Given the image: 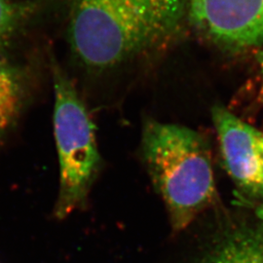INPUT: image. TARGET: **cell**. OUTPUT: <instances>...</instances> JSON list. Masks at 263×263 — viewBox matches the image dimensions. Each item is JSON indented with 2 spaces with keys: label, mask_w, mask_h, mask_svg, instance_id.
Wrapping results in <instances>:
<instances>
[{
  "label": "cell",
  "mask_w": 263,
  "mask_h": 263,
  "mask_svg": "<svg viewBox=\"0 0 263 263\" xmlns=\"http://www.w3.org/2000/svg\"><path fill=\"white\" fill-rule=\"evenodd\" d=\"M142 154L174 229L185 228L215 200L211 153L196 132L149 121L142 132Z\"/></svg>",
  "instance_id": "obj_2"
},
{
  "label": "cell",
  "mask_w": 263,
  "mask_h": 263,
  "mask_svg": "<svg viewBox=\"0 0 263 263\" xmlns=\"http://www.w3.org/2000/svg\"><path fill=\"white\" fill-rule=\"evenodd\" d=\"M257 61H258V65H259V68H260V76H261V82H262L261 90H262L263 93V50L258 54Z\"/></svg>",
  "instance_id": "obj_9"
},
{
  "label": "cell",
  "mask_w": 263,
  "mask_h": 263,
  "mask_svg": "<svg viewBox=\"0 0 263 263\" xmlns=\"http://www.w3.org/2000/svg\"><path fill=\"white\" fill-rule=\"evenodd\" d=\"M187 0H68L66 35L87 68L104 70L174 37Z\"/></svg>",
  "instance_id": "obj_1"
},
{
  "label": "cell",
  "mask_w": 263,
  "mask_h": 263,
  "mask_svg": "<svg viewBox=\"0 0 263 263\" xmlns=\"http://www.w3.org/2000/svg\"><path fill=\"white\" fill-rule=\"evenodd\" d=\"M228 174L245 197L260 199L263 187V132L223 106L212 110Z\"/></svg>",
  "instance_id": "obj_5"
},
{
  "label": "cell",
  "mask_w": 263,
  "mask_h": 263,
  "mask_svg": "<svg viewBox=\"0 0 263 263\" xmlns=\"http://www.w3.org/2000/svg\"><path fill=\"white\" fill-rule=\"evenodd\" d=\"M260 200H261V203H260L259 207L257 208L256 214H257V216H258L261 220H263V187L262 192H261V196H260Z\"/></svg>",
  "instance_id": "obj_10"
},
{
  "label": "cell",
  "mask_w": 263,
  "mask_h": 263,
  "mask_svg": "<svg viewBox=\"0 0 263 263\" xmlns=\"http://www.w3.org/2000/svg\"><path fill=\"white\" fill-rule=\"evenodd\" d=\"M32 94L28 71L0 58V146L16 128Z\"/></svg>",
  "instance_id": "obj_6"
},
{
  "label": "cell",
  "mask_w": 263,
  "mask_h": 263,
  "mask_svg": "<svg viewBox=\"0 0 263 263\" xmlns=\"http://www.w3.org/2000/svg\"><path fill=\"white\" fill-rule=\"evenodd\" d=\"M41 5L40 0H0V48L8 43Z\"/></svg>",
  "instance_id": "obj_8"
},
{
  "label": "cell",
  "mask_w": 263,
  "mask_h": 263,
  "mask_svg": "<svg viewBox=\"0 0 263 263\" xmlns=\"http://www.w3.org/2000/svg\"><path fill=\"white\" fill-rule=\"evenodd\" d=\"M55 106L54 133L60 165V188L54 215L64 219L82 207L101 166L95 125L76 86L51 59Z\"/></svg>",
  "instance_id": "obj_3"
},
{
  "label": "cell",
  "mask_w": 263,
  "mask_h": 263,
  "mask_svg": "<svg viewBox=\"0 0 263 263\" xmlns=\"http://www.w3.org/2000/svg\"><path fill=\"white\" fill-rule=\"evenodd\" d=\"M198 263H263V227L241 226L227 230Z\"/></svg>",
  "instance_id": "obj_7"
},
{
  "label": "cell",
  "mask_w": 263,
  "mask_h": 263,
  "mask_svg": "<svg viewBox=\"0 0 263 263\" xmlns=\"http://www.w3.org/2000/svg\"><path fill=\"white\" fill-rule=\"evenodd\" d=\"M187 19L226 50L244 51L263 43V0H187Z\"/></svg>",
  "instance_id": "obj_4"
}]
</instances>
